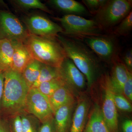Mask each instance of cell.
<instances>
[{
	"instance_id": "cell-1",
	"label": "cell",
	"mask_w": 132,
	"mask_h": 132,
	"mask_svg": "<svg viewBox=\"0 0 132 132\" xmlns=\"http://www.w3.org/2000/svg\"><path fill=\"white\" fill-rule=\"evenodd\" d=\"M57 38L64 48L67 57L84 75L87 86L91 87L97 79L98 72V58L85 43L79 40L68 39L60 34Z\"/></svg>"
},
{
	"instance_id": "cell-2",
	"label": "cell",
	"mask_w": 132,
	"mask_h": 132,
	"mask_svg": "<svg viewBox=\"0 0 132 132\" xmlns=\"http://www.w3.org/2000/svg\"><path fill=\"white\" fill-rule=\"evenodd\" d=\"M4 82L1 111L14 117L25 113L26 98L29 88L21 73L9 70L4 72Z\"/></svg>"
},
{
	"instance_id": "cell-3",
	"label": "cell",
	"mask_w": 132,
	"mask_h": 132,
	"mask_svg": "<svg viewBox=\"0 0 132 132\" xmlns=\"http://www.w3.org/2000/svg\"><path fill=\"white\" fill-rule=\"evenodd\" d=\"M23 43L33 59L41 64L59 68L67 57L57 37L45 38L30 34Z\"/></svg>"
},
{
	"instance_id": "cell-4",
	"label": "cell",
	"mask_w": 132,
	"mask_h": 132,
	"mask_svg": "<svg viewBox=\"0 0 132 132\" xmlns=\"http://www.w3.org/2000/svg\"><path fill=\"white\" fill-rule=\"evenodd\" d=\"M132 1L131 0H107L95 15L94 20L102 31L113 28L131 11Z\"/></svg>"
},
{
	"instance_id": "cell-5",
	"label": "cell",
	"mask_w": 132,
	"mask_h": 132,
	"mask_svg": "<svg viewBox=\"0 0 132 132\" xmlns=\"http://www.w3.org/2000/svg\"><path fill=\"white\" fill-rule=\"evenodd\" d=\"M53 18L61 24L63 33L76 39L101 35L102 30L94 19L88 20L74 15H65L61 17Z\"/></svg>"
},
{
	"instance_id": "cell-6",
	"label": "cell",
	"mask_w": 132,
	"mask_h": 132,
	"mask_svg": "<svg viewBox=\"0 0 132 132\" xmlns=\"http://www.w3.org/2000/svg\"><path fill=\"white\" fill-rule=\"evenodd\" d=\"M84 40L85 44L99 60L107 63H113L119 58V46L114 35L101 34Z\"/></svg>"
},
{
	"instance_id": "cell-7",
	"label": "cell",
	"mask_w": 132,
	"mask_h": 132,
	"mask_svg": "<svg viewBox=\"0 0 132 132\" xmlns=\"http://www.w3.org/2000/svg\"><path fill=\"white\" fill-rule=\"evenodd\" d=\"M30 34L20 20L7 10H0V40L24 42Z\"/></svg>"
},
{
	"instance_id": "cell-8",
	"label": "cell",
	"mask_w": 132,
	"mask_h": 132,
	"mask_svg": "<svg viewBox=\"0 0 132 132\" xmlns=\"http://www.w3.org/2000/svg\"><path fill=\"white\" fill-rule=\"evenodd\" d=\"M25 112L32 114L43 123L54 118L48 98L41 93L36 88H30L27 95Z\"/></svg>"
},
{
	"instance_id": "cell-9",
	"label": "cell",
	"mask_w": 132,
	"mask_h": 132,
	"mask_svg": "<svg viewBox=\"0 0 132 132\" xmlns=\"http://www.w3.org/2000/svg\"><path fill=\"white\" fill-rule=\"evenodd\" d=\"M23 22L30 35L45 37H57L63 33L62 28L45 16L34 14L25 17Z\"/></svg>"
},
{
	"instance_id": "cell-10",
	"label": "cell",
	"mask_w": 132,
	"mask_h": 132,
	"mask_svg": "<svg viewBox=\"0 0 132 132\" xmlns=\"http://www.w3.org/2000/svg\"><path fill=\"white\" fill-rule=\"evenodd\" d=\"M101 82L105 90L101 111L107 126L111 132H118V119L117 108L113 99V90L110 82L109 76L102 77Z\"/></svg>"
},
{
	"instance_id": "cell-11",
	"label": "cell",
	"mask_w": 132,
	"mask_h": 132,
	"mask_svg": "<svg viewBox=\"0 0 132 132\" xmlns=\"http://www.w3.org/2000/svg\"><path fill=\"white\" fill-rule=\"evenodd\" d=\"M59 69L61 77L75 95L76 92H80L85 88L87 82L85 76L70 59L66 57Z\"/></svg>"
},
{
	"instance_id": "cell-12",
	"label": "cell",
	"mask_w": 132,
	"mask_h": 132,
	"mask_svg": "<svg viewBox=\"0 0 132 132\" xmlns=\"http://www.w3.org/2000/svg\"><path fill=\"white\" fill-rule=\"evenodd\" d=\"M76 104V101H73L65 104L55 111L54 115L55 132H69Z\"/></svg>"
},
{
	"instance_id": "cell-13",
	"label": "cell",
	"mask_w": 132,
	"mask_h": 132,
	"mask_svg": "<svg viewBox=\"0 0 132 132\" xmlns=\"http://www.w3.org/2000/svg\"><path fill=\"white\" fill-rule=\"evenodd\" d=\"M89 100L82 97L78 100L73 114L69 132H82L87 121L90 108Z\"/></svg>"
},
{
	"instance_id": "cell-14",
	"label": "cell",
	"mask_w": 132,
	"mask_h": 132,
	"mask_svg": "<svg viewBox=\"0 0 132 132\" xmlns=\"http://www.w3.org/2000/svg\"><path fill=\"white\" fill-rule=\"evenodd\" d=\"M11 41L14 50L12 70L21 74L26 67L34 59L24 43L16 40Z\"/></svg>"
},
{
	"instance_id": "cell-15",
	"label": "cell",
	"mask_w": 132,
	"mask_h": 132,
	"mask_svg": "<svg viewBox=\"0 0 132 132\" xmlns=\"http://www.w3.org/2000/svg\"><path fill=\"white\" fill-rule=\"evenodd\" d=\"M113 67L110 78V82L113 90L115 93L123 94L124 85L132 73L128 69L119 57L113 62Z\"/></svg>"
},
{
	"instance_id": "cell-16",
	"label": "cell",
	"mask_w": 132,
	"mask_h": 132,
	"mask_svg": "<svg viewBox=\"0 0 132 132\" xmlns=\"http://www.w3.org/2000/svg\"><path fill=\"white\" fill-rule=\"evenodd\" d=\"M82 132H111L98 105H95L90 112Z\"/></svg>"
},
{
	"instance_id": "cell-17",
	"label": "cell",
	"mask_w": 132,
	"mask_h": 132,
	"mask_svg": "<svg viewBox=\"0 0 132 132\" xmlns=\"http://www.w3.org/2000/svg\"><path fill=\"white\" fill-rule=\"evenodd\" d=\"M50 4L65 15H84L88 11L82 4L74 0H50Z\"/></svg>"
},
{
	"instance_id": "cell-18",
	"label": "cell",
	"mask_w": 132,
	"mask_h": 132,
	"mask_svg": "<svg viewBox=\"0 0 132 132\" xmlns=\"http://www.w3.org/2000/svg\"><path fill=\"white\" fill-rule=\"evenodd\" d=\"M75 96L72 91L67 85H65L57 89L48 99L55 113L56 110L61 107L75 100Z\"/></svg>"
},
{
	"instance_id": "cell-19",
	"label": "cell",
	"mask_w": 132,
	"mask_h": 132,
	"mask_svg": "<svg viewBox=\"0 0 132 132\" xmlns=\"http://www.w3.org/2000/svg\"><path fill=\"white\" fill-rule=\"evenodd\" d=\"M13 46L11 41L0 40V71L12 70Z\"/></svg>"
},
{
	"instance_id": "cell-20",
	"label": "cell",
	"mask_w": 132,
	"mask_h": 132,
	"mask_svg": "<svg viewBox=\"0 0 132 132\" xmlns=\"http://www.w3.org/2000/svg\"><path fill=\"white\" fill-rule=\"evenodd\" d=\"M42 64L34 60L24 69L21 73L22 78L29 89L38 79Z\"/></svg>"
},
{
	"instance_id": "cell-21",
	"label": "cell",
	"mask_w": 132,
	"mask_h": 132,
	"mask_svg": "<svg viewBox=\"0 0 132 132\" xmlns=\"http://www.w3.org/2000/svg\"><path fill=\"white\" fill-rule=\"evenodd\" d=\"M60 77H61V75L59 68L42 64L40 73L38 79L31 88H36L43 82Z\"/></svg>"
},
{
	"instance_id": "cell-22",
	"label": "cell",
	"mask_w": 132,
	"mask_h": 132,
	"mask_svg": "<svg viewBox=\"0 0 132 132\" xmlns=\"http://www.w3.org/2000/svg\"><path fill=\"white\" fill-rule=\"evenodd\" d=\"M66 85L61 77L43 82L36 88L41 93L48 98L62 86Z\"/></svg>"
},
{
	"instance_id": "cell-23",
	"label": "cell",
	"mask_w": 132,
	"mask_h": 132,
	"mask_svg": "<svg viewBox=\"0 0 132 132\" xmlns=\"http://www.w3.org/2000/svg\"><path fill=\"white\" fill-rule=\"evenodd\" d=\"M11 1L21 9H39L48 13L53 14V12L46 5L39 0H14Z\"/></svg>"
},
{
	"instance_id": "cell-24",
	"label": "cell",
	"mask_w": 132,
	"mask_h": 132,
	"mask_svg": "<svg viewBox=\"0 0 132 132\" xmlns=\"http://www.w3.org/2000/svg\"><path fill=\"white\" fill-rule=\"evenodd\" d=\"M132 29V11L116 27L113 34L117 36H127Z\"/></svg>"
},
{
	"instance_id": "cell-25",
	"label": "cell",
	"mask_w": 132,
	"mask_h": 132,
	"mask_svg": "<svg viewBox=\"0 0 132 132\" xmlns=\"http://www.w3.org/2000/svg\"><path fill=\"white\" fill-rule=\"evenodd\" d=\"M113 97L116 108L123 112H131L132 107L131 102L123 94L114 92Z\"/></svg>"
},
{
	"instance_id": "cell-26",
	"label": "cell",
	"mask_w": 132,
	"mask_h": 132,
	"mask_svg": "<svg viewBox=\"0 0 132 132\" xmlns=\"http://www.w3.org/2000/svg\"><path fill=\"white\" fill-rule=\"evenodd\" d=\"M107 0H83L82 2L90 13L95 15L106 2Z\"/></svg>"
},
{
	"instance_id": "cell-27",
	"label": "cell",
	"mask_w": 132,
	"mask_h": 132,
	"mask_svg": "<svg viewBox=\"0 0 132 132\" xmlns=\"http://www.w3.org/2000/svg\"><path fill=\"white\" fill-rule=\"evenodd\" d=\"M20 116L23 132H35V126L33 118L24 114Z\"/></svg>"
},
{
	"instance_id": "cell-28",
	"label": "cell",
	"mask_w": 132,
	"mask_h": 132,
	"mask_svg": "<svg viewBox=\"0 0 132 132\" xmlns=\"http://www.w3.org/2000/svg\"><path fill=\"white\" fill-rule=\"evenodd\" d=\"M123 94L127 99L131 102L132 101V74L130 73L128 79L123 87Z\"/></svg>"
},
{
	"instance_id": "cell-29",
	"label": "cell",
	"mask_w": 132,
	"mask_h": 132,
	"mask_svg": "<svg viewBox=\"0 0 132 132\" xmlns=\"http://www.w3.org/2000/svg\"><path fill=\"white\" fill-rule=\"evenodd\" d=\"M39 132H55L54 125V118L42 123Z\"/></svg>"
},
{
	"instance_id": "cell-30",
	"label": "cell",
	"mask_w": 132,
	"mask_h": 132,
	"mask_svg": "<svg viewBox=\"0 0 132 132\" xmlns=\"http://www.w3.org/2000/svg\"><path fill=\"white\" fill-rule=\"evenodd\" d=\"M12 118V125L14 132H23L22 123L21 116H16Z\"/></svg>"
},
{
	"instance_id": "cell-31",
	"label": "cell",
	"mask_w": 132,
	"mask_h": 132,
	"mask_svg": "<svg viewBox=\"0 0 132 132\" xmlns=\"http://www.w3.org/2000/svg\"><path fill=\"white\" fill-rule=\"evenodd\" d=\"M123 62L128 69L132 72V51L129 50L125 53L123 56Z\"/></svg>"
},
{
	"instance_id": "cell-32",
	"label": "cell",
	"mask_w": 132,
	"mask_h": 132,
	"mask_svg": "<svg viewBox=\"0 0 132 132\" xmlns=\"http://www.w3.org/2000/svg\"><path fill=\"white\" fill-rule=\"evenodd\" d=\"M123 132H132V121L131 120H126L122 124Z\"/></svg>"
},
{
	"instance_id": "cell-33",
	"label": "cell",
	"mask_w": 132,
	"mask_h": 132,
	"mask_svg": "<svg viewBox=\"0 0 132 132\" xmlns=\"http://www.w3.org/2000/svg\"><path fill=\"white\" fill-rule=\"evenodd\" d=\"M4 72L0 71V114L1 113V104L2 100L3 87H4Z\"/></svg>"
},
{
	"instance_id": "cell-34",
	"label": "cell",
	"mask_w": 132,
	"mask_h": 132,
	"mask_svg": "<svg viewBox=\"0 0 132 132\" xmlns=\"http://www.w3.org/2000/svg\"><path fill=\"white\" fill-rule=\"evenodd\" d=\"M0 132H9L5 123L0 120Z\"/></svg>"
},
{
	"instance_id": "cell-35",
	"label": "cell",
	"mask_w": 132,
	"mask_h": 132,
	"mask_svg": "<svg viewBox=\"0 0 132 132\" xmlns=\"http://www.w3.org/2000/svg\"><path fill=\"white\" fill-rule=\"evenodd\" d=\"M7 6L4 2L3 1H0V10H7Z\"/></svg>"
}]
</instances>
